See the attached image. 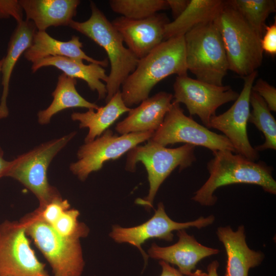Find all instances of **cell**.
<instances>
[{
  "instance_id": "cell-1",
  "label": "cell",
  "mask_w": 276,
  "mask_h": 276,
  "mask_svg": "<svg viewBox=\"0 0 276 276\" xmlns=\"http://www.w3.org/2000/svg\"><path fill=\"white\" fill-rule=\"evenodd\" d=\"M188 71L184 36L166 40L139 60L121 85L123 100L129 108L139 104L163 79L173 74L188 75Z\"/></svg>"
},
{
  "instance_id": "cell-2",
  "label": "cell",
  "mask_w": 276,
  "mask_h": 276,
  "mask_svg": "<svg viewBox=\"0 0 276 276\" xmlns=\"http://www.w3.org/2000/svg\"><path fill=\"white\" fill-rule=\"evenodd\" d=\"M213 158L207 164L210 176L196 191L192 199L204 206H212L217 201L214 194L219 187L236 183L259 186L264 191L276 194L273 168L265 162H256L228 150L213 152Z\"/></svg>"
},
{
  "instance_id": "cell-3",
  "label": "cell",
  "mask_w": 276,
  "mask_h": 276,
  "mask_svg": "<svg viewBox=\"0 0 276 276\" xmlns=\"http://www.w3.org/2000/svg\"><path fill=\"white\" fill-rule=\"evenodd\" d=\"M90 7L91 13L87 20H73L68 27L87 36L106 51L110 64V72L105 84L107 103L134 70L139 59L124 45L120 33L96 4L91 2Z\"/></svg>"
},
{
  "instance_id": "cell-4",
  "label": "cell",
  "mask_w": 276,
  "mask_h": 276,
  "mask_svg": "<svg viewBox=\"0 0 276 276\" xmlns=\"http://www.w3.org/2000/svg\"><path fill=\"white\" fill-rule=\"evenodd\" d=\"M214 22L222 37L228 70L242 77L257 71L263 59L261 38L240 14L224 1Z\"/></svg>"
},
{
  "instance_id": "cell-5",
  "label": "cell",
  "mask_w": 276,
  "mask_h": 276,
  "mask_svg": "<svg viewBox=\"0 0 276 276\" xmlns=\"http://www.w3.org/2000/svg\"><path fill=\"white\" fill-rule=\"evenodd\" d=\"M184 37L188 71L199 81L223 85L228 64L221 34L214 22L197 25Z\"/></svg>"
},
{
  "instance_id": "cell-6",
  "label": "cell",
  "mask_w": 276,
  "mask_h": 276,
  "mask_svg": "<svg viewBox=\"0 0 276 276\" xmlns=\"http://www.w3.org/2000/svg\"><path fill=\"white\" fill-rule=\"evenodd\" d=\"M143 146H137L128 151L125 169L134 172L136 164L145 167L149 183V193L136 203L147 209L153 208V202L162 183L176 168L180 171L190 167L196 160L195 146L185 144L175 148H168L150 140Z\"/></svg>"
},
{
  "instance_id": "cell-7",
  "label": "cell",
  "mask_w": 276,
  "mask_h": 276,
  "mask_svg": "<svg viewBox=\"0 0 276 276\" xmlns=\"http://www.w3.org/2000/svg\"><path fill=\"white\" fill-rule=\"evenodd\" d=\"M76 134L73 132L61 137L44 143L10 161L5 176L12 177L30 190L42 206L59 196L51 186L48 169L53 158Z\"/></svg>"
},
{
  "instance_id": "cell-8",
  "label": "cell",
  "mask_w": 276,
  "mask_h": 276,
  "mask_svg": "<svg viewBox=\"0 0 276 276\" xmlns=\"http://www.w3.org/2000/svg\"><path fill=\"white\" fill-rule=\"evenodd\" d=\"M21 222L49 262L54 276H81L84 262L79 239L61 236L36 213Z\"/></svg>"
},
{
  "instance_id": "cell-9",
  "label": "cell",
  "mask_w": 276,
  "mask_h": 276,
  "mask_svg": "<svg viewBox=\"0 0 276 276\" xmlns=\"http://www.w3.org/2000/svg\"><path fill=\"white\" fill-rule=\"evenodd\" d=\"M149 140L164 147L183 143L206 148L212 152L228 150L236 153L223 134H217L198 124L185 114L179 104L173 102L162 124Z\"/></svg>"
},
{
  "instance_id": "cell-10",
  "label": "cell",
  "mask_w": 276,
  "mask_h": 276,
  "mask_svg": "<svg viewBox=\"0 0 276 276\" xmlns=\"http://www.w3.org/2000/svg\"><path fill=\"white\" fill-rule=\"evenodd\" d=\"M154 133L135 132L118 136L107 129L101 136L80 147L77 152L78 160L71 164L70 170L80 180L84 181L90 173L100 170L105 162L119 158L148 141Z\"/></svg>"
},
{
  "instance_id": "cell-11",
  "label": "cell",
  "mask_w": 276,
  "mask_h": 276,
  "mask_svg": "<svg viewBox=\"0 0 276 276\" xmlns=\"http://www.w3.org/2000/svg\"><path fill=\"white\" fill-rule=\"evenodd\" d=\"M20 221L0 224V274L4 276H54L37 259Z\"/></svg>"
},
{
  "instance_id": "cell-12",
  "label": "cell",
  "mask_w": 276,
  "mask_h": 276,
  "mask_svg": "<svg viewBox=\"0 0 276 276\" xmlns=\"http://www.w3.org/2000/svg\"><path fill=\"white\" fill-rule=\"evenodd\" d=\"M172 102L183 103L191 116L197 115L209 128L211 119L221 105L235 101L239 94L230 86L210 84L188 75L177 76L173 84Z\"/></svg>"
},
{
  "instance_id": "cell-13",
  "label": "cell",
  "mask_w": 276,
  "mask_h": 276,
  "mask_svg": "<svg viewBox=\"0 0 276 276\" xmlns=\"http://www.w3.org/2000/svg\"><path fill=\"white\" fill-rule=\"evenodd\" d=\"M258 71L242 77L244 85L234 104L225 112L214 116L210 121L209 128L223 133L233 146L236 153L252 161L259 158V152L250 144L247 132L250 113V95Z\"/></svg>"
},
{
  "instance_id": "cell-14",
  "label": "cell",
  "mask_w": 276,
  "mask_h": 276,
  "mask_svg": "<svg viewBox=\"0 0 276 276\" xmlns=\"http://www.w3.org/2000/svg\"><path fill=\"white\" fill-rule=\"evenodd\" d=\"M215 217L201 216L196 220L186 222H177L172 220L166 214L164 205L160 202L153 216L144 223L131 227L113 225L109 236L118 243H127L137 247L147 261L148 256L142 248V244L149 239L157 238L172 241L173 232L191 227L198 229L212 224Z\"/></svg>"
},
{
  "instance_id": "cell-15",
  "label": "cell",
  "mask_w": 276,
  "mask_h": 276,
  "mask_svg": "<svg viewBox=\"0 0 276 276\" xmlns=\"http://www.w3.org/2000/svg\"><path fill=\"white\" fill-rule=\"evenodd\" d=\"M169 22L165 14L157 13L139 20L122 16L116 18L111 23L127 48L140 59L165 41V28Z\"/></svg>"
},
{
  "instance_id": "cell-16",
  "label": "cell",
  "mask_w": 276,
  "mask_h": 276,
  "mask_svg": "<svg viewBox=\"0 0 276 276\" xmlns=\"http://www.w3.org/2000/svg\"><path fill=\"white\" fill-rule=\"evenodd\" d=\"M178 241L173 245L161 247L152 243L148 251L151 258L176 265L183 275H189L202 259L218 254V249L204 246L185 229L177 231Z\"/></svg>"
},
{
  "instance_id": "cell-17",
  "label": "cell",
  "mask_w": 276,
  "mask_h": 276,
  "mask_svg": "<svg viewBox=\"0 0 276 276\" xmlns=\"http://www.w3.org/2000/svg\"><path fill=\"white\" fill-rule=\"evenodd\" d=\"M173 100V95L165 91H160L148 97L137 107L130 109L127 117L117 124L116 130L121 135L154 132L162 124L172 106Z\"/></svg>"
},
{
  "instance_id": "cell-18",
  "label": "cell",
  "mask_w": 276,
  "mask_h": 276,
  "mask_svg": "<svg viewBox=\"0 0 276 276\" xmlns=\"http://www.w3.org/2000/svg\"><path fill=\"white\" fill-rule=\"evenodd\" d=\"M216 234L227 255L224 276H248L249 269L259 266L262 262L264 255L247 246L243 225L239 226L236 231L229 226L220 227Z\"/></svg>"
},
{
  "instance_id": "cell-19",
  "label": "cell",
  "mask_w": 276,
  "mask_h": 276,
  "mask_svg": "<svg viewBox=\"0 0 276 276\" xmlns=\"http://www.w3.org/2000/svg\"><path fill=\"white\" fill-rule=\"evenodd\" d=\"M26 20L32 21L39 31L50 27L68 26L76 15L78 0H20Z\"/></svg>"
},
{
  "instance_id": "cell-20",
  "label": "cell",
  "mask_w": 276,
  "mask_h": 276,
  "mask_svg": "<svg viewBox=\"0 0 276 276\" xmlns=\"http://www.w3.org/2000/svg\"><path fill=\"white\" fill-rule=\"evenodd\" d=\"M82 43L79 37L73 35L68 41L55 39L45 31L35 32L32 45L25 52L26 59L32 63L49 56H62L79 60H86L105 67L108 65L106 58L103 60L94 59L82 50Z\"/></svg>"
},
{
  "instance_id": "cell-21",
  "label": "cell",
  "mask_w": 276,
  "mask_h": 276,
  "mask_svg": "<svg viewBox=\"0 0 276 276\" xmlns=\"http://www.w3.org/2000/svg\"><path fill=\"white\" fill-rule=\"evenodd\" d=\"M48 66H54L70 77L85 81L91 90L97 91L99 99L106 98V84L102 81L106 83L108 76L101 65L93 63L85 64L82 60L65 57L49 56L33 62L31 70L35 73L41 67Z\"/></svg>"
},
{
  "instance_id": "cell-22",
  "label": "cell",
  "mask_w": 276,
  "mask_h": 276,
  "mask_svg": "<svg viewBox=\"0 0 276 276\" xmlns=\"http://www.w3.org/2000/svg\"><path fill=\"white\" fill-rule=\"evenodd\" d=\"M36 28L30 20H22L17 25L8 43L7 54L3 58L1 68L3 91L0 102V119L9 114L7 99L9 83L14 67L20 56L32 45Z\"/></svg>"
},
{
  "instance_id": "cell-23",
  "label": "cell",
  "mask_w": 276,
  "mask_h": 276,
  "mask_svg": "<svg viewBox=\"0 0 276 276\" xmlns=\"http://www.w3.org/2000/svg\"><path fill=\"white\" fill-rule=\"evenodd\" d=\"M224 4L221 0H190L181 14L166 25L164 40L184 36L200 24L213 22Z\"/></svg>"
},
{
  "instance_id": "cell-24",
  "label": "cell",
  "mask_w": 276,
  "mask_h": 276,
  "mask_svg": "<svg viewBox=\"0 0 276 276\" xmlns=\"http://www.w3.org/2000/svg\"><path fill=\"white\" fill-rule=\"evenodd\" d=\"M105 106L96 110L88 109L85 112H73L71 119L79 122L80 128H88V134L84 139L85 143L94 141L108 129L119 117L128 112L130 108L125 104L121 90L118 91L106 103Z\"/></svg>"
},
{
  "instance_id": "cell-25",
  "label": "cell",
  "mask_w": 276,
  "mask_h": 276,
  "mask_svg": "<svg viewBox=\"0 0 276 276\" xmlns=\"http://www.w3.org/2000/svg\"><path fill=\"white\" fill-rule=\"evenodd\" d=\"M77 79L62 73L58 76L57 86L52 93L53 100L45 109L38 112V121L40 124H48L52 117L63 110L82 107L97 110L99 106L83 98L77 91Z\"/></svg>"
},
{
  "instance_id": "cell-26",
  "label": "cell",
  "mask_w": 276,
  "mask_h": 276,
  "mask_svg": "<svg viewBox=\"0 0 276 276\" xmlns=\"http://www.w3.org/2000/svg\"><path fill=\"white\" fill-rule=\"evenodd\" d=\"M250 112L248 122L251 123L264 134L265 141L262 145L255 147L257 151L267 149L276 150V121L267 104L256 93L251 90Z\"/></svg>"
},
{
  "instance_id": "cell-27",
  "label": "cell",
  "mask_w": 276,
  "mask_h": 276,
  "mask_svg": "<svg viewBox=\"0 0 276 276\" xmlns=\"http://www.w3.org/2000/svg\"><path fill=\"white\" fill-rule=\"evenodd\" d=\"M226 2L237 10L247 23L262 38L269 14L275 12L274 0H229Z\"/></svg>"
},
{
  "instance_id": "cell-28",
  "label": "cell",
  "mask_w": 276,
  "mask_h": 276,
  "mask_svg": "<svg viewBox=\"0 0 276 276\" xmlns=\"http://www.w3.org/2000/svg\"><path fill=\"white\" fill-rule=\"evenodd\" d=\"M111 10L131 19H143L168 9L166 0H110Z\"/></svg>"
},
{
  "instance_id": "cell-29",
  "label": "cell",
  "mask_w": 276,
  "mask_h": 276,
  "mask_svg": "<svg viewBox=\"0 0 276 276\" xmlns=\"http://www.w3.org/2000/svg\"><path fill=\"white\" fill-rule=\"evenodd\" d=\"M79 215L77 210L68 209L52 226L63 237L80 239L87 235L88 229L84 224L78 221Z\"/></svg>"
},
{
  "instance_id": "cell-30",
  "label": "cell",
  "mask_w": 276,
  "mask_h": 276,
  "mask_svg": "<svg viewBox=\"0 0 276 276\" xmlns=\"http://www.w3.org/2000/svg\"><path fill=\"white\" fill-rule=\"evenodd\" d=\"M68 209L70 204L67 200L62 199L59 196L45 205L39 206L36 214L42 220L52 225Z\"/></svg>"
},
{
  "instance_id": "cell-31",
  "label": "cell",
  "mask_w": 276,
  "mask_h": 276,
  "mask_svg": "<svg viewBox=\"0 0 276 276\" xmlns=\"http://www.w3.org/2000/svg\"><path fill=\"white\" fill-rule=\"evenodd\" d=\"M251 90L258 94L266 102L269 110L276 111V88L261 78L252 86Z\"/></svg>"
},
{
  "instance_id": "cell-32",
  "label": "cell",
  "mask_w": 276,
  "mask_h": 276,
  "mask_svg": "<svg viewBox=\"0 0 276 276\" xmlns=\"http://www.w3.org/2000/svg\"><path fill=\"white\" fill-rule=\"evenodd\" d=\"M22 10L19 1H0V18L12 16L19 22L23 20Z\"/></svg>"
},
{
  "instance_id": "cell-33",
  "label": "cell",
  "mask_w": 276,
  "mask_h": 276,
  "mask_svg": "<svg viewBox=\"0 0 276 276\" xmlns=\"http://www.w3.org/2000/svg\"><path fill=\"white\" fill-rule=\"evenodd\" d=\"M265 33L262 36L260 43L263 51L274 56L276 54V21L268 26H266Z\"/></svg>"
},
{
  "instance_id": "cell-34",
  "label": "cell",
  "mask_w": 276,
  "mask_h": 276,
  "mask_svg": "<svg viewBox=\"0 0 276 276\" xmlns=\"http://www.w3.org/2000/svg\"><path fill=\"white\" fill-rule=\"evenodd\" d=\"M190 0H166L169 8L171 10L174 19L185 10Z\"/></svg>"
},
{
  "instance_id": "cell-35",
  "label": "cell",
  "mask_w": 276,
  "mask_h": 276,
  "mask_svg": "<svg viewBox=\"0 0 276 276\" xmlns=\"http://www.w3.org/2000/svg\"><path fill=\"white\" fill-rule=\"evenodd\" d=\"M159 263L162 267L160 276H184L178 270L171 266L168 263L160 261Z\"/></svg>"
},
{
  "instance_id": "cell-36",
  "label": "cell",
  "mask_w": 276,
  "mask_h": 276,
  "mask_svg": "<svg viewBox=\"0 0 276 276\" xmlns=\"http://www.w3.org/2000/svg\"><path fill=\"white\" fill-rule=\"evenodd\" d=\"M10 161L6 160L4 158V153L0 147V178L5 177L10 165Z\"/></svg>"
},
{
  "instance_id": "cell-37",
  "label": "cell",
  "mask_w": 276,
  "mask_h": 276,
  "mask_svg": "<svg viewBox=\"0 0 276 276\" xmlns=\"http://www.w3.org/2000/svg\"><path fill=\"white\" fill-rule=\"evenodd\" d=\"M219 264L217 261H213L208 266V276H219L217 270Z\"/></svg>"
},
{
  "instance_id": "cell-38",
  "label": "cell",
  "mask_w": 276,
  "mask_h": 276,
  "mask_svg": "<svg viewBox=\"0 0 276 276\" xmlns=\"http://www.w3.org/2000/svg\"><path fill=\"white\" fill-rule=\"evenodd\" d=\"M188 276H208V273L203 272L201 270L197 269L193 271L191 274Z\"/></svg>"
},
{
  "instance_id": "cell-39",
  "label": "cell",
  "mask_w": 276,
  "mask_h": 276,
  "mask_svg": "<svg viewBox=\"0 0 276 276\" xmlns=\"http://www.w3.org/2000/svg\"><path fill=\"white\" fill-rule=\"evenodd\" d=\"M2 63H3V59H2L0 60V74L1 73V68H2Z\"/></svg>"
},
{
  "instance_id": "cell-40",
  "label": "cell",
  "mask_w": 276,
  "mask_h": 276,
  "mask_svg": "<svg viewBox=\"0 0 276 276\" xmlns=\"http://www.w3.org/2000/svg\"><path fill=\"white\" fill-rule=\"evenodd\" d=\"M0 276H4V275H2V274H0Z\"/></svg>"
}]
</instances>
